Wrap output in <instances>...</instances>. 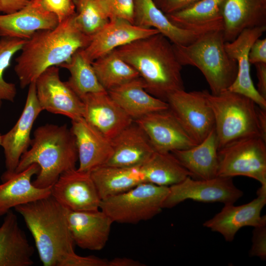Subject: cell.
<instances>
[{
    "label": "cell",
    "instance_id": "cell-11",
    "mask_svg": "<svg viewBox=\"0 0 266 266\" xmlns=\"http://www.w3.org/2000/svg\"><path fill=\"white\" fill-rule=\"evenodd\" d=\"M37 100L42 111L62 115L71 120L83 118L81 99L60 76L57 66L43 71L34 82Z\"/></svg>",
    "mask_w": 266,
    "mask_h": 266
},
{
    "label": "cell",
    "instance_id": "cell-7",
    "mask_svg": "<svg viewBox=\"0 0 266 266\" xmlns=\"http://www.w3.org/2000/svg\"><path fill=\"white\" fill-rule=\"evenodd\" d=\"M168 192L169 187L143 182L125 192L102 200L100 209L113 222L136 224L160 213Z\"/></svg>",
    "mask_w": 266,
    "mask_h": 266
},
{
    "label": "cell",
    "instance_id": "cell-19",
    "mask_svg": "<svg viewBox=\"0 0 266 266\" xmlns=\"http://www.w3.org/2000/svg\"><path fill=\"white\" fill-rule=\"evenodd\" d=\"M59 24L56 16L45 8L42 0H31L17 11L0 14V36L27 40L36 32L54 29Z\"/></svg>",
    "mask_w": 266,
    "mask_h": 266
},
{
    "label": "cell",
    "instance_id": "cell-45",
    "mask_svg": "<svg viewBox=\"0 0 266 266\" xmlns=\"http://www.w3.org/2000/svg\"><path fill=\"white\" fill-rule=\"evenodd\" d=\"M0 12H1L0 0Z\"/></svg>",
    "mask_w": 266,
    "mask_h": 266
},
{
    "label": "cell",
    "instance_id": "cell-23",
    "mask_svg": "<svg viewBox=\"0 0 266 266\" xmlns=\"http://www.w3.org/2000/svg\"><path fill=\"white\" fill-rule=\"evenodd\" d=\"M39 171V166L33 164L2 180L0 184V216L5 215L18 205L51 195L52 187L39 188L33 184L32 177Z\"/></svg>",
    "mask_w": 266,
    "mask_h": 266
},
{
    "label": "cell",
    "instance_id": "cell-8",
    "mask_svg": "<svg viewBox=\"0 0 266 266\" xmlns=\"http://www.w3.org/2000/svg\"><path fill=\"white\" fill-rule=\"evenodd\" d=\"M217 176H244L266 185V139L252 136L218 150Z\"/></svg>",
    "mask_w": 266,
    "mask_h": 266
},
{
    "label": "cell",
    "instance_id": "cell-31",
    "mask_svg": "<svg viewBox=\"0 0 266 266\" xmlns=\"http://www.w3.org/2000/svg\"><path fill=\"white\" fill-rule=\"evenodd\" d=\"M140 168L146 182L161 186L170 187L191 177L171 152L155 151Z\"/></svg>",
    "mask_w": 266,
    "mask_h": 266
},
{
    "label": "cell",
    "instance_id": "cell-18",
    "mask_svg": "<svg viewBox=\"0 0 266 266\" xmlns=\"http://www.w3.org/2000/svg\"><path fill=\"white\" fill-rule=\"evenodd\" d=\"M158 33L159 32L154 28L140 27L123 19H110L91 37L82 51L92 63L120 47Z\"/></svg>",
    "mask_w": 266,
    "mask_h": 266
},
{
    "label": "cell",
    "instance_id": "cell-30",
    "mask_svg": "<svg viewBox=\"0 0 266 266\" xmlns=\"http://www.w3.org/2000/svg\"><path fill=\"white\" fill-rule=\"evenodd\" d=\"M90 174L101 200L146 182L140 166L123 167L104 165L94 169Z\"/></svg>",
    "mask_w": 266,
    "mask_h": 266
},
{
    "label": "cell",
    "instance_id": "cell-41",
    "mask_svg": "<svg viewBox=\"0 0 266 266\" xmlns=\"http://www.w3.org/2000/svg\"><path fill=\"white\" fill-rule=\"evenodd\" d=\"M258 78L257 91L266 99V63L255 64Z\"/></svg>",
    "mask_w": 266,
    "mask_h": 266
},
{
    "label": "cell",
    "instance_id": "cell-2",
    "mask_svg": "<svg viewBox=\"0 0 266 266\" xmlns=\"http://www.w3.org/2000/svg\"><path fill=\"white\" fill-rule=\"evenodd\" d=\"M75 16L54 29L37 32L26 40L14 66L21 88L35 82L47 68L67 62L74 53L88 45L91 37L80 30Z\"/></svg>",
    "mask_w": 266,
    "mask_h": 266
},
{
    "label": "cell",
    "instance_id": "cell-29",
    "mask_svg": "<svg viewBox=\"0 0 266 266\" xmlns=\"http://www.w3.org/2000/svg\"><path fill=\"white\" fill-rule=\"evenodd\" d=\"M107 92L133 121L151 112L168 108L166 101L154 97L145 90L140 77Z\"/></svg>",
    "mask_w": 266,
    "mask_h": 266
},
{
    "label": "cell",
    "instance_id": "cell-44",
    "mask_svg": "<svg viewBox=\"0 0 266 266\" xmlns=\"http://www.w3.org/2000/svg\"><path fill=\"white\" fill-rule=\"evenodd\" d=\"M1 136H2V134L0 133V146L1 141Z\"/></svg>",
    "mask_w": 266,
    "mask_h": 266
},
{
    "label": "cell",
    "instance_id": "cell-3",
    "mask_svg": "<svg viewBox=\"0 0 266 266\" xmlns=\"http://www.w3.org/2000/svg\"><path fill=\"white\" fill-rule=\"evenodd\" d=\"M115 50L137 71L145 90L154 97L166 101L170 94L184 89L182 66L176 58L172 43L161 33Z\"/></svg>",
    "mask_w": 266,
    "mask_h": 266
},
{
    "label": "cell",
    "instance_id": "cell-32",
    "mask_svg": "<svg viewBox=\"0 0 266 266\" xmlns=\"http://www.w3.org/2000/svg\"><path fill=\"white\" fill-rule=\"evenodd\" d=\"M92 64L100 83L107 92L140 77L137 71L115 50L95 60Z\"/></svg>",
    "mask_w": 266,
    "mask_h": 266
},
{
    "label": "cell",
    "instance_id": "cell-27",
    "mask_svg": "<svg viewBox=\"0 0 266 266\" xmlns=\"http://www.w3.org/2000/svg\"><path fill=\"white\" fill-rule=\"evenodd\" d=\"M218 144L214 129L207 136L195 146L171 152L180 164L197 179L217 176Z\"/></svg>",
    "mask_w": 266,
    "mask_h": 266
},
{
    "label": "cell",
    "instance_id": "cell-28",
    "mask_svg": "<svg viewBox=\"0 0 266 266\" xmlns=\"http://www.w3.org/2000/svg\"><path fill=\"white\" fill-rule=\"evenodd\" d=\"M225 0H200L166 15L175 26L183 29L208 32L223 30L222 7Z\"/></svg>",
    "mask_w": 266,
    "mask_h": 266
},
{
    "label": "cell",
    "instance_id": "cell-40",
    "mask_svg": "<svg viewBox=\"0 0 266 266\" xmlns=\"http://www.w3.org/2000/svg\"><path fill=\"white\" fill-rule=\"evenodd\" d=\"M249 61L251 64L266 63V38L256 39L249 50Z\"/></svg>",
    "mask_w": 266,
    "mask_h": 266
},
{
    "label": "cell",
    "instance_id": "cell-1",
    "mask_svg": "<svg viewBox=\"0 0 266 266\" xmlns=\"http://www.w3.org/2000/svg\"><path fill=\"white\" fill-rule=\"evenodd\" d=\"M23 218L44 266H106L107 260L81 256L74 249L67 209L51 195L14 208Z\"/></svg>",
    "mask_w": 266,
    "mask_h": 266
},
{
    "label": "cell",
    "instance_id": "cell-16",
    "mask_svg": "<svg viewBox=\"0 0 266 266\" xmlns=\"http://www.w3.org/2000/svg\"><path fill=\"white\" fill-rule=\"evenodd\" d=\"M80 99L83 118L110 141L133 122L106 91L88 93Z\"/></svg>",
    "mask_w": 266,
    "mask_h": 266
},
{
    "label": "cell",
    "instance_id": "cell-46",
    "mask_svg": "<svg viewBox=\"0 0 266 266\" xmlns=\"http://www.w3.org/2000/svg\"></svg>",
    "mask_w": 266,
    "mask_h": 266
},
{
    "label": "cell",
    "instance_id": "cell-43",
    "mask_svg": "<svg viewBox=\"0 0 266 266\" xmlns=\"http://www.w3.org/2000/svg\"><path fill=\"white\" fill-rule=\"evenodd\" d=\"M144 266L137 261L128 258H115L108 261V266Z\"/></svg>",
    "mask_w": 266,
    "mask_h": 266
},
{
    "label": "cell",
    "instance_id": "cell-10",
    "mask_svg": "<svg viewBox=\"0 0 266 266\" xmlns=\"http://www.w3.org/2000/svg\"><path fill=\"white\" fill-rule=\"evenodd\" d=\"M166 102L169 110L198 144L214 129L213 113L203 91L177 90L167 97Z\"/></svg>",
    "mask_w": 266,
    "mask_h": 266
},
{
    "label": "cell",
    "instance_id": "cell-38",
    "mask_svg": "<svg viewBox=\"0 0 266 266\" xmlns=\"http://www.w3.org/2000/svg\"><path fill=\"white\" fill-rule=\"evenodd\" d=\"M254 228L250 254L252 257H257L262 260H266V220Z\"/></svg>",
    "mask_w": 266,
    "mask_h": 266
},
{
    "label": "cell",
    "instance_id": "cell-35",
    "mask_svg": "<svg viewBox=\"0 0 266 266\" xmlns=\"http://www.w3.org/2000/svg\"><path fill=\"white\" fill-rule=\"evenodd\" d=\"M26 40L9 37H0V108L3 101H14L17 93L16 86L5 81L3 74L10 65L13 57L21 51Z\"/></svg>",
    "mask_w": 266,
    "mask_h": 266
},
{
    "label": "cell",
    "instance_id": "cell-15",
    "mask_svg": "<svg viewBox=\"0 0 266 266\" xmlns=\"http://www.w3.org/2000/svg\"><path fill=\"white\" fill-rule=\"evenodd\" d=\"M257 197L250 202L235 206L225 204L213 217L205 221L203 226L222 234L226 241H232L239 230L244 227H256L266 220L261 213L266 204V185H261Z\"/></svg>",
    "mask_w": 266,
    "mask_h": 266
},
{
    "label": "cell",
    "instance_id": "cell-22",
    "mask_svg": "<svg viewBox=\"0 0 266 266\" xmlns=\"http://www.w3.org/2000/svg\"><path fill=\"white\" fill-rule=\"evenodd\" d=\"M112 152L105 165L139 166L155 152L147 136L134 121L111 140Z\"/></svg>",
    "mask_w": 266,
    "mask_h": 266
},
{
    "label": "cell",
    "instance_id": "cell-12",
    "mask_svg": "<svg viewBox=\"0 0 266 266\" xmlns=\"http://www.w3.org/2000/svg\"><path fill=\"white\" fill-rule=\"evenodd\" d=\"M42 111L34 82L29 86L25 104L18 120L8 132L2 134L0 146L3 149L6 171L1 180L15 173L21 157L30 147L33 126Z\"/></svg>",
    "mask_w": 266,
    "mask_h": 266
},
{
    "label": "cell",
    "instance_id": "cell-14",
    "mask_svg": "<svg viewBox=\"0 0 266 266\" xmlns=\"http://www.w3.org/2000/svg\"><path fill=\"white\" fill-rule=\"evenodd\" d=\"M51 196L61 205L73 211L100 209V199L90 172L76 168L62 173L51 188Z\"/></svg>",
    "mask_w": 266,
    "mask_h": 266
},
{
    "label": "cell",
    "instance_id": "cell-39",
    "mask_svg": "<svg viewBox=\"0 0 266 266\" xmlns=\"http://www.w3.org/2000/svg\"><path fill=\"white\" fill-rule=\"evenodd\" d=\"M200 0H153L156 6L166 15L185 8Z\"/></svg>",
    "mask_w": 266,
    "mask_h": 266
},
{
    "label": "cell",
    "instance_id": "cell-20",
    "mask_svg": "<svg viewBox=\"0 0 266 266\" xmlns=\"http://www.w3.org/2000/svg\"><path fill=\"white\" fill-rule=\"evenodd\" d=\"M69 230L74 244L83 249L102 250L109 239L111 218L100 209L90 211L67 209Z\"/></svg>",
    "mask_w": 266,
    "mask_h": 266
},
{
    "label": "cell",
    "instance_id": "cell-9",
    "mask_svg": "<svg viewBox=\"0 0 266 266\" xmlns=\"http://www.w3.org/2000/svg\"><path fill=\"white\" fill-rule=\"evenodd\" d=\"M243 195L231 177L216 176L208 179H197L188 176L180 183L169 187L163 209L171 208L187 200L234 204Z\"/></svg>",
    "mask_w": 266,
    "mask_h": 266
},
{
    "label": "cell",
    "instance_id": "cell-26",
    "mask_svg": "<svg viewBox=\"0 0 266 266\" xmlns=\"http://www.w3.org/2000/svg\"><path fill=\"white\" fill-rule=\"evenodd\" d=\"M133 23L140 27L154 28L177 45L190 44L207 32L185 30L175 26L153 0H134Z\"/></svg>",
    "mask_w": 266,
    "mask_h": 266
},
{
    "label": "cell",
    "instance_id": "cell-13",
    "mask_svg": "<svg viewBox=\"0 0 266 266\" xmlns=\"http://www.w3.org/2000/svg\"><path fill=\"white\" fill-rule=\"evenodd\" d=\"M133 121L146 133L156 152H172L198 144L168 108L147 114Z\"/></svg>",
    "mask_w": 266,
    "mask_h": 266
},
{
    "label": "cell",
    "instance_id": "cell-5",
    "mask_svg": "<svg viewBox=\"0 0 266 266\" xmlns=\"http://www.w3.org/2000/svg\"><path fill=\"white\" fill-rule=\"evenodd\" d=\"M225 42L223 30H218L204 33L188 45L172 44L181 66L197 67L214 95L228 90L237 75V62L227 52Z\"/></svg>",
    "mask_w": 266,
    "mask_h": 266
},
{
    "label": "cell",
    "instance_id": "cell-42",
    "mask_svg": "<svg viewBox=\"0 0 266 266\" xmlns=\"http://www.w3.org/2000/svg\"><path fill=\"white\" fill-rule=\"evenodd\" d=\"M31 0H0L1 12L10 14L26 6Z\"/></svg>",
    "mask_w": 266,
    "mask_h": 266
},
{
    "label": "cell",
    "instance_id": "cell-17",
    "mask_svg": "<svg viewBox=\"0 0 266 266\" xmlns=\"http://www.w3.org/2000/svg\"><path fill=\"white\" fill-rule=\"evenodd\" d=\"M266 30V26L245 29L233 40L226 41L225 44L227 52L237 65V75L228 90L250 98L264 109H266V99L254 86L250 75L248 55L252 44Z\"/></svg>",
    "mask_w": 266,
    "mask_h": 266
},
{
    "label": "cell",
    "instance_id": "cell-25",
    "mask_svg": "<svg viewBox=\"0 0 266 266\" xmlns=\"http://www.w3.org/2000/svg\"><path fill=\"white\" fill-rule=\"evenodd\" d=\"M0 227V266H31L34 249L10 210Z\"/></svg>",
    "mask_w": 266,
    "mask_h": 266
},
{
    "label": "cell",
    "instance_id": "cell-33",
    "mask_svg": "<svg viewBox=\"0 0 266 266\" xmlns=\"http://www.w3.org/2000/svg\"><path fill=\"white\" fill-rule=\"evenodd\" d=\"M92 63L81 49L60 66L69 71L70 75L66 82L80 98L88 93L106 91L100 83Z\"/></svg>",
    "mask_w": 266,
    "mask_h": 266
},
{
    "label": "cell",
    "instance_id": "cell-36",
    "mask_svg": "<svg viewBox=\"0 0 266 266\" xmlns=\"http://www.w3.org/2000/svg\"><path fill=\"white\" fill-rule=\"evenodd\" d=\"M102 0L109 20L121 19L134 24V0Z\"/></svg>",
    "mask_w": 266,
    "mask_h": 266
},
{
    "label": "cell",
    "instance_id": "cell-4",
    "mask_svg": "<svg viewBox=\"0 0 266 266\" xmlns=\"http://www.w3.org/2000/svg\"><path fill=\"white\" fill-rule=\"evenodd\" d=\"M78 153L75 139L66 124H47L35 129L29 149L22 155L15 172L33 164L39 171L33 184L39 188L52 187L60 176L76 168Z\"/></svg>",
    "mask_w": 266,
    "mask_h": 266
},
{
    "label": "cell",
    "instance_id": "cell-24",
    "mask_svg": "<svg viewBox=\"0 0 266 266\" xmlns=\"http://www.w3.org/2000/svg\"><path fill=\"white\" fill-rule=\"evenodd\" d=\"M222 16L224 39L232 41L245 29L266 26V0H225Z\"/></svg>",
    "mask_w": 266,
    "mask_h": 266
},
{
    "label": "cell",
    "instance_id": "cell-21",
    "mask_svg": "<svg viewBox=\"0 0 266 266\" xmlns=\"http://www.w3.org/2000/svg\"><path fill=\"white\" fill-rule=\"evenodd\" d=\"M78 153L79 171L91 172L105 165L112 152L111 141L83 118L71 120Z\"/></svg>",
    "mask_w": 266,
    "mask_h": 266
},
{
    "label": "cell",
    "instance_id": "cell-6",
    "mask_svg": "<svg viewBox=\"0 0 266 266\" xmlns=\"http://www.w3.org/2000/svg\"><path fill=\"white\" fill-rule=\"evenodd\" d=\"M202 91L213 113L218 150L245 138L266 139V132L259 120V106L253 100L229 90L217 95Z\"/></svg>",
    "mask_w": 266,
    "mask_h": 266
},
{
    "label": "cell",
    "instance_id": "cell-37",
    "mask_svg": "<svg viewBox=\"0 0 266 266\" xmlns=\"http://www.w3.org/2000/svg\"><path fill=\"white\" fill-rule=\"evenodd\" d=\"M42 2L45 8L56 16L59 23L76 13L73 0H42Z\"/></svg>",
    "mask_w": 266,
    "mask_h": 266
},
{
    "label": "cell",
    "instance_id": "cell-34",
    "mask_svg": "<svg viewBox=\"0 0 266 266\" xmlns=\"http://www.w3.org/2000/svg\"><path fill=\"white\" fill-rule=\"evenodd\" d=\"M75 20L80 30L92 37L109 20L102 0H73Z\"/></svg>",
    "mask_w": 266,
    "mask_h": 266
}]
</instances>
